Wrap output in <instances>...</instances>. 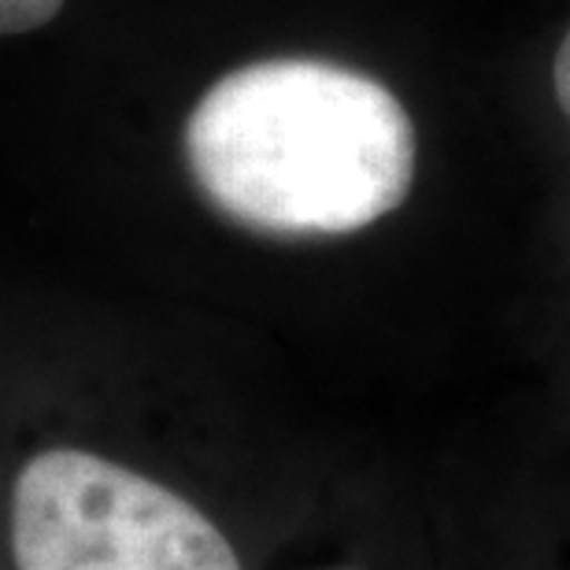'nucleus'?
Wrapping results in <instances>:
<instances>
[{
  "mask_svg": "<svg viewBox=\"0 0 570 570\" xmlns=\"http://www.w3.org/2000/svg\"><path fill=\"white\" fill-rule=\"evenodd\" d=\"M181 156L200 197L245 230L345 237L407 200L419 138L379 78L278 56L204 89L181 127Z\"/></svg>",
  "mask_w": 570,
  "mask_h": 570,
  "instance_id": "nucleus-1",
  "label": "nucleus"
},
{
  "mask_svg": "<svg viewBox=\"0 0 570 570\" xmlns=\"http://www.w3.org/2000/svg\"><path fill=\"white\" fill-rule=\"evenodd\" d=\"M552 86H556V100H560L563 116L570 119V27L563 33L560 49H556V60H552Z\"/></svg>",
  "mask_w": 570,
  "mask_h": 570,
  "instance_id": "nucleus-4",
  "label": "nucleus"
},
{
  "mask_svg": "<svg viewBox=\"0 0 570 570\" xmlns=\"http://www.w3.org/2000/svg\"><path fill=\"white\" fill-rule=\"evenodd\" d=\"M16 570H242L197 504L97 452L49 449L11 493Z\"/></svg>",
  "mask_w": 570,
  "mask_h": 570,
  "instance_id": "nucleus-2",
  "label": "nucleus"
},
{
  "mask_svg": "<svg viewBox=\"0 0 570 570\" xmlns=\"http://www.w3.org/2000/svg\"><path fill=\"white\" fill-rule=\"evenodd\" d=\"M67 0H0V38L45 30L60 16Z\"/></svg>",
  "mask_w": 570,
  "mask_h": 570,
  "instance_id": "nucleus-3",
  "label": "nucleus"
}]
</instances>
